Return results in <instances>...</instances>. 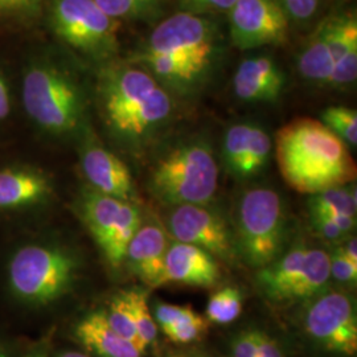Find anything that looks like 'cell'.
<instances>
[{
  "mask_svg": "<svg viewBox=\"0 0 357 357\" xmlns=\"http://www.w3.org/2000/svg\"><path fill=\"white\" fill-rule=\"evenodd\" d=\"M26 114L52 134L75 131L84 116V97L69 73L48 63L31 65L23 81Z\"/></svg>",
  "mask_w": 357,
  "mask_h": 357,
  "instance_id": "5",
  "label": "cell"
},
{
  "mask_svg": "<svg viewBox=\"0 0 357 357\" xmlns=\"http://www.w3.org/2000/svg\"><path fill=\"white\" fill-rule=\"evenodd\" d=\"M259 333L258 328L240 332L231 342V357H258Z\"/></svg>",
  "mask_w": 357,
  "mask_h": 357,
  "instance_id": "37",
  "label": "cell"
},
{
  "mask_svg": "<svg viewBox=\"0 0 357 357\" xmlns=\"http://www.w3.org/2000/svg\"><path fill=\"white\" fill-rule=\"evenodd\" d=\"M258 357H286L281 343L271 336L270 333L261 331L259 333V347Z\"/></svg>",
  "mask_w": 357,
  "mask_h": 357,
  "instance_id": "40",
  "label": "cell"
},
{
  "mask_svg": "<svg viewBox=\"0 0 357 357\" xmlns=\"http://www.w3.org/2000/svg\"><path fill=\"white\" fill-rule=\"evenodd\" d=\"M185 357H217V356H209V355H196V356H185Z\"/></svg>",
  "mask_w": 357,
  "mask_h": 357,
  "instance_id": "47",
  "label": "cell"
},
{
  "mask_svg": "<svg viewBox=\"0 0 357 357\" xmlns=\"http://www.w3.org/2000/svg\"><path fill=\"white\" fill-rule=\"evenodd\" d=\"M128 298L139 342L142 347L147 349L150 345L155 344L158 337V326L151 315L147 295L139 290H131L128 291Z\"/></svg>",
  "mask_w": 357,
  "mask_h": 357,
  "instance_id": "30",
  "label": "cell"
},
{
  "mask_svg": "<svg viewBox=\"0 0 357 357\" xmlns=\"http://www.w3.org/2000/svg\"><path fill=\"white\" fill-rule=\"evenodd\" d=\"M141 225L139 209L130 202H126L122 208L114 231L102 250L103 255L113 268H119L125 262L128 243H131L134 234Z\"/></svg>",
  "mask_w": 357,
  "mask_h": 357,
  "instance_id": "22",
  "label": "cell"
},
{
  "mask_svg": "<svg viewBox=\"0 0 357 357\" xmlns=\"http://www.w3.org/2000/svg\"><path fill=\"white\" fill-rule=\"evenodd\" d=\"M286 217L281 196L268 187L245 191L237 209V250L250 268H262L283 252Z\"/></svg>",
  "mask_w": 357,
  "mask_h": 357,
  "instance_id": "6",
  "label": "cell"
},
{
  "mask_svg": "<svg viewBox=\"0 0 357 357\" xmlns=\"http://www.w3.org/2000/svg\"><path fill=\"white\" fill-rule=\"evenodd\" d=\"M106 319L109 321L110 327L114 330L118 335H121L123 339L128 340L130 343L137 345L141 351H146L142 347L135 323H134V317H132V310L130 305V298H128V291L116 294L114 298L112 299L107 312H105Z\"/></svg>",
  "mask_w": 357,
  "mask_h": 357,
  "instance_id": "28",
  "label": "cell"
},
{
  "mask_svg": "<svg viewBox=\"0 0 357 357\" xmlns=\"http://www.w3.org/2000/svg\"><path fill=\"white\" fill-rule=\"evenodd\" d=\"M26 357H47L45 356V354H43V352H33V354H29L28 356Z\"/></svg>",
  "mask_w": 357,
  "mask_h": 357,
  "instance_id": "46",
  "label": "cell"
},
{
  "mask_svg": "<svg viewBox=\"0 0 357 357\" xmlns=\"http://www.w3.org/2000/svg\"><path fill=\"white\" fill-rule=\"evenodd\" d=\"M336 248L340 250V253L344 255L347 259H349L351 262H354V264L357 265V243L355 236L354 237L352 236L347 237Z\"/></svg>",
  "mask_w": 357,
  "mask_h": 357,
  "instance_id": "43",
  "label": "cell"
},
{
  "mask_svg": "<svg viewBox=\"0 0 357 357\" xmlns=\"http://www.w3.org/2000/svg\"><path fill=\"white\" fill-rule=\"evenodd\" d=\"M357 77V50L345 54L342 60H339L332 72L328 85L332 88L342 89L356 81Z\"/></svg>",
  "mask_w": 357,
  "mask_h": 357,
  "instance_id": "34",
  "label": "cell"
},
{
  "mask_svg": "<svg viewBox=\"0 0 357 357\" xmlns=\"http://www.w3.org/2000/svg\"><path fill=\"white\" fill-rule=\"evenodd\" d=\"M0 357H10V351L7 349V347L0 343Z\"/></svg>",
  "mask_w": 357,
  "mask_h": 357,
  "instance_id": "45",
  "label": "cell"
},
{
  "mask_svg": "<svg viewBox=\"0 0 357 357\" xmlns=\"http://www.w3.org/2000/svg\"><path fill=\"white\" fill-rule=\"evenodd\" d=\"M356 185L348 184L312 195L308 200L310 211H321L356 217Z\"/></svg>",
  "mask_w": 357,
  "mask_h": 357,
  "instance_id": "24",
  "label": "cell"
},
{
  "mask_svg": "<svg viewBox=\"0 0 357 357\" xmlns=\"http://www.w3.org/2000/svg\"><path fill=\"white\" fill-rule=\"evenodd\" d=\"M57 357H91L86 354H82V352H77V351H65L61 352Z\"/></svg>",
  "mask_w": 357,
  "mask_h": 357,
  "instance_id": "44",
  "label": "cell"
},
{
  "mask_svg": "<svg viewBox=\"0 0 357 357\" xmlns=\"http://www.w3.org/2000/svg\"><path fill=\"white\" fill-rule=\"evenodd\" d=\"M139 52L163 54L215 69L221 54V35L208 16L178 13L153 29Z\"/></svg>",
  "mask_w": 357,
  "mask_h": 357,
  "instance_id": "9",
  "label": "cell"
},
{
  "mask_svg": "<svg viewBox=\"0 0 357 357\" xmlns=\"http://www.w3.org/2000/svg\"><path fill=\"white\" fill-rule=\"evenodd\" d=\"M78 262L68 250L50 245L20 248L8 265L13 295L28 305L45 306L69 291L76 280Z\"/></svg>",
  "mask_w": 357,
  "mask_h": 357,
  "instance_id": "4",
  "label": "cell"
},
{
  "mask_svg": "<svg viewBox=\"0 0 357 357\" xmlns=\"http://www.w3.org/2000/svg\"><path fill=\"white\" fill-rule=\"evenodd\" d=\"M51 193V181L40 171L24 167L0 169V209L38 204Z\"/></svg>",
  "mask_w": 357,
  "mask_h": 357,
  "instance_id": "18",
  "label": "cell"
},
{
  "mask_svg": "<svg viewBox=\"0 0 357 357\" xmlns=\"http://www.w3.org/2000/svg\"><path fill=\"white\" fill-rule=\"evenodd\" d=\"M271 150L273 142L266 130L258 125H253L248 150L245 153L243 166L237 178H253L257 174H259L264 169V167L268 165Z\"/></svg>",
  "mask_w": 357,
  "mask_h": 357,
  "instance_id": "27",
  "label": "cell"
},
{
  "mask_svg": "<svg viewBox=\"0 0 357 357\" xmlns=\"http://www.w3.org/2000/svg\"><path fill=\"white\" fill-rule=\"evenodd\" d=\"M321 26L335 64L349 52L356 51L357 22L355 16L344 13L332 17Z\"/></svg>",
  "mask_w": 357,
  "mask_h": 357,
  "instance_id": "23",
  "label": "cell"
},
{
  "mask_svg": "<svg viewBox=\"0 0 357 357\" xmlns=\"http://www.w3.org/2000/svg\"><path fill=\"white\" fill-rule=\"evenodd\" d=\"M331 280L330 255L296 245L257 273V284L274 303L308 301L326 290Z\"/></svg>",
  "mask_w": 357,
  "mask_h": 357,
  "instance_id": "7",
  "label": "cell"
},
{
  "mask_svg": "<svg viewBox=\"0 0 357 357\" xmlns=\"http://www.w3.org/2000/svg\"><path fill=\"white\" fill-rule=\"evenodd\" d=\"M275 158L282 178L299 193L312 196L354 184L357 178L349 147L314 118H295L278 130Z\"/></svg>",
  "mask_w": 357,
  "mask_h": 357,
  "instance_id": "1",
  "label": "cell"
},
{
  "mask_svg": "<svg viewBox=\"0 0 357 357\" xmlns=\"http://www.w3.org/2000/svg\"><path fill=\"white\" fill-rule=\"evenodd\" d=\"M253 123L238 122L231 125L222 139V160L231 176L238 178L248 150Z\"/></svg>",
  "mask_w": 357,
  "mask_h": 357,
  "instance_id": "25",
  "label": "cell"
},
{
  "mask_svg": "<svg viewBox=\"0 0 357 357\" xmlns=\"http://www.w3.org/2000/svg\"><path fill=\"white\" fill-rule=\"evenodd\" d=\"M310 215H311V222L314 229L324 241L330 243H340L348 237L332 222L328 217L314 213V212H310Z\"/></svg>",
  "mask_w": 357,
  "mask_h": 357,
  "instance_id": "39",
  "label": "cell"
},
{
  "mask_svg": "<svg viewBox=\"0 0 357 357\" xmlns=\"http://www.w3.org/2000/svg\"><path fill=\"white\" fill-rule=\"evenodd\" d=\"M335 61L324 38L323 26L308 40L298 59L301 76L312 84L328 85Z\"/></svg>",
  "mask_w": 357,
  "mask_h": 357,
  "instance_id": "21",
  "label": "cell"
},
{
  "mask_svg": "<svg viewBox=\"0 0 357 357\" xmlns=\"http://www.w3.org/2000/svg\"><path fill=\"white\" fill-rule=\"evenodd\" d=\"M221 278L216 258L190 243H169L165 259L162 286L169 283L212 287Z\"/></svg>",
  "mask_w": 357,
  "mask_h": 357,
  "instance_id": "14",
  "label": "cell"
},
{
  "mask_svg": "<svg viewBox=\"0 0 357 357\" xmlns=\"http://www.w3.org/2000/svg\"><path fill=\"white\" fill-rule=\"evenodd\" d=\"M51 24L57 38L90 59L107 60L118 51L119 22L96 0H53Z\"/></svg>",
  "mask_w": 357,
  "mask_h": 357,
  "instance_id": "8",
  "label": "cell"
},
{
  "mask_svg": "<svg viewBox=\"0 0 357 357\" xmlns=\"http://www.w3.org/2000/svg\"><path fill=\"white\" fill-rule=\"evenodd\" d=\"M38 0H0V13H20L31 8Z\"/></svg>",
  "mask_w": 357,
  "mask_h": 357,
  "instance_id": "41",
  "label": "cell"
},
{
  "mask_svg": "<svg viewBox=\"0 0 357 357\" xmlns=\"http://www.w3.org/2000/svg\"><path fill=\"white\" fill-rule=\"evenodd\" d=\"M81 167L93 190L130 202L134 187L128 167L101 144L90 143L81 153Z\"/></svg>",
  "mask_w": 357,
  "mask_h": 357,
  "instance_id": "17",
  "label": "cell"
},
{
  "mask_svg": "<svg viewBox=\"0 0 357 357\" xmlns=\"http://www.w3.org/2000/svg\"><path fill=\"white\" fill-rule=\"evenodd\" d=\"M11 110V100H10V90L7 86L6 79L0 75V121L7 118Z\"/></svg>",
  "mask_w": 357,
  "mask_h": 357,
  "instance_id": "42",
  "label": "cell"
},
{
  "mask_svg": "<svg viewBox=\"0 0 357 357\" xmlns=\"http://www.w3.org/2000/svg\"><path fill=\"white\" fill-rule=\"evenodd\" d=\"M218 187V166L209 142L190 138L178 142L153 165L150 188L163 203L208 205Z\"/></svg>",
  "mask_w": 357,
  "mask_h": 357,
  "instance_id": "3",
  "label": "cell"
},
{
  "mask_svg": "<svg viewBox=\"0 0 357 357\" xmlns=\"http://www.w3.org/2000/svg\"><path fill=\"white\" fill-rule=\"evenodd\" d=\"M206 328H208V320L200 315L196 319L178 324L176 327H172L163 333L171 342L176 344H190L199 340L204 335Z\"/></svg>",
  "mask_w": 357,
  "mask_h": 357,
  "instance_id": "33",
  "label": "cell"
},
{
  "mask_svg": "<svg viewBox=\"0 0 357 357\" xmlns=\"http://www.w3.org/2000/svg\"><path fill=\"white\" fill-rule=\"evenodd\" d=\"M321 122L348 147H356L357 113L345 106H330L321 113Z\"/></svg>",
  "mask_w": 357,
  "mask_h": 357,
  "instance_id": "29",
  "label": "cell"
},
{
  "mask_svg": "<svg viewBox=\"0 0 357 357\" xmlns=\"http://www.w3.org/2000/svg\"><path fill=\"white\" fill-rule=\"evenodd\" d=\"M330 255V274L332 280L343 284H355L357 281V265L347 259L335 248Z\"/></svg>",
  "mask_w": 357,
  "mask_h": 357,
  "instance_id": "36",
  "label": "cell"
},
{
  "mask_svg": "<svg viewBox=\"0 0 357 357\" xmlns=\"http://www.w3.org/2000/svg\"><path fill=\"white\" fill-rule=\"evenodd\" d=\"M237 0H178L181 13L206 16L209 13H229Z\"/></svg>",
  "mask_w": 357,
  "mask_h": 357,
  "instance_id": "35",
  "label": "cell"
},
{
  "mask_svg": "<svg viewBox=\"0 0 357 357\" xmlns=\"http://www.w3.org/2000/svg\"><path fill=\"white\" fill-rule=\"evenodd\" d=\"M289 17L295 20L311 19L319 7L320 0H277Z\"/></svg>",
  "mask_w": 357,
  "mask_h": 357,
  "instance_id": "38",
  "label": "cell"
},
{
  "mask_svg": "<svg viewBox=\"0 0 357 357\" xmlns=\"http://www.w3.org/2000/svg\"><path fill=\"white\" fill-rule=\"evenodd\" d=\"M200 317L191 306L158 303L155 307V323L163 332Z\"/></svg>",
  "mask_w": 357,
  "mask_h": 357,
  "instance_id": "32",
  "label": "cell"
},
{
  "mask_svg": "<svg viewBox=\"0 0 357 357\" xmlns=\"http://www.w3.org/2000/svg\"><path fill=\"white\" fill-rule=\"evenodd\" d=\"M167 233L176 243H190L224 262L236 257V241L225 220L208 205H178L167 221Z\"/></svg>",
  "mask_w": 357,
  "mask_h": 357,
  "instance_id": "11",
  "label": "cell"
},
{
  "mask_svg": "<svg viewBox=\"0 0 357 357\" xmlns=\"http://www.w3.org/2000/svg\"><path fill=\"white\" fill-rule=\"evenodd\" d=\"M77 340L98 357H142L144 354L110 327L103 311H94L79 320Z\"/></svg>",
  "mask_w": 357,
  "mask_h": 357,
  "instance_id": "19",
  "label": "cell"
},
{
  "mask_svg": "<svg viewBox=\"0 0 357 357\" xmlns=\"http://www.w3.org/2000/svg\"><path fill=\"white\" fill-rule=\"evenodd\" d=\"M126 202L103 195L101 192L86 191L81 199V213L94 241L103 250L109 243L121 212Z\"/></svg>",
  "mask_w": 357,
  "mask_h": 357,
  "instance_id": "20",
  "label": "cell"
},
{
  "mask_svg": "<svg viewBox=\"0 0 357 357\" xmlns=\"http://www.w3.org/2000/svg\"><path fill=\"white\" fill-rule=\"evenodd\" d=\"M233 91L245 102H274L286 86V75L270 56L245 59L233 76Z\"/></svg>",
  "mask_w": 357,
  "mask_h": 357,
  "instance_id": "16",
  "label": "cell"
},
{
  "mask_svg": "<svg viewBox=\"0 0 357 357\" xmlns=\"http://www.w3.org/2000/svg\"><path fill=\"white\" fill-rule=\"evenodd\" d=\"M303 328L307 336L321 349L339 356L356 355L355 299L345 291H321L307 301Z\"/></svg>",
  "mask_w": 357,
  "mask_h": 357,
  "instance_id": "10",
  "label": "cell"
},
{
  "mask_svg": "<svg viewBox=\"0 0 357 357\" xmlns=\"http://www.w3.org/2000/svg\"><path fill=\"white\" fill-rule=\"evenodd\" d=\"M289 28V16L277 0H237L229 11L230 38L243 51L281 45Z\"/></svg>",
  "mask_w": 357,
  "mask_h": 357,
  "instance_id": "12",
  "label": "cell"
},
{
  "mask_svg": "<svg viewBox=\"0 0 357 357\" xmlns=\"http://www.w3.org/2000/svg\"><path fill=\"white\" fill-rule=\"evenodd\" d=\"M98 97L107 126L128 144H141L163 128L174 112L171 93L137 65L105 66Z\"/></svg>",
  "mask_w": 357,
  "mask_h": 357,
  "instance_id": "2",
  "label": "cell"
},
{
  "mask_svg": "<svg viewBox=\"0 0 357 357\" xmlns=\"http://www.w3.org/2000/svg\"><path fill=\"white\" fill-rule=\"evenodd\" d=\"M131 64L144 69L171 94L193 96L204 88L213 69L191 61L137 52Z\"/></svg>",
  "mask_w": 357,
  "mask_h": 357,
  "instance_id": "13",
  "label": "cell"
},
{
  "mask_svg": "<svg viewBox=\"0 0 357 357\" xmlns=\"http://www.w3.org/2000/svg\"><path fill=\"white\" fill-rule=\"evenodd\" d=\"M163 0H96L105 13L115 20H132L149 16Z\"/></svg>",
  "mask_w": 357,
  "mask_h": 357,
  "instance_id": "31",
  "label": "cell"
},
{
  "mask_svg": "<svg viewBox=\"0 0 357 357\" xmlns=\"http://www.w3.org/2000/svg\"><path fill=\"white\" fill-rule=\"evenodd\" d=\"M243 293L236 287H224L211 295L205 319L215 324H229L241 315L243 311Z\"/></svg>",
  "mask_w": 357,
  "mask_h": 357,
  "instance_id": "26",
  "label": "cell"
},
{
  "mask_svg": "<svg viewBox=\"0 0 357 357\" xmlns=\"http://www.w3.org/2000/svg\"><path fill=\"white\" fill-rule=\"evenodd\" d=\"M169 246L168 233L160 224L141 225L128 243L125 261L130 270L149 287H162L165 259Z\"/></svg>",
  "mask_w": 357,
  "mask_h": 357,
  "instance_id": "15",
  "label": "cell"
}]
</instances>
